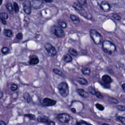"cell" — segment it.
Here are the masks:
<instances>
[{"mask_svg":"<svg viewBox=\"0 0 125 125\" xmlns=\"http://www.w3.org/2000/svg\"><path fill=\"white\" fill-rule=\"evenodd\" d=\"M88 91H89L91 94L95 95L96 93V90H95V89L94 88H93V87H92V86H89V87H88Z\"/></svg>","mask_w":125,"mask_h":125,"instance_id":"484cf974","label":"cell"},{"mask_svg":"<svg viewBox=\"0 0 125 125\" xmlns=\"http://www.w3.org/2000/svg\"><path fill=\"white\" fill-rule=\"evenodd\" d=\"M14 10L16 13H18L19 11V7L17 2H14Z\"/></svg>","mask_w":125,"mask_h":125,"instance_id":"f546056e","label":"cell"},{"mask_svg":"<svg viewBox=\"0 0 125 125\" xmlns=\"http://www.w3.org/2000/svg\"><path fill=\"white\" fill-rule=\"evenodd\" d=\"M0 125H5V123L4 122L2 121H0Z\"/></svg>","mask_w":125,"mask_h":125,"instance_id":"7bdbcfd3","label":"cell"},{"mask_svg":"<svg viewBox=\"0 0 125 125\" xmlns=\"http://www.w3.org/2000/svg\"><path fill=\"white\" fill-rule=\"evenodd\" d=\"M82 124H84L85 125H92V124H91L90 123H87L85 121H83V120H81L79 122H77V124H76V125H81Z\"/></svg>","mask_w":125,"mask_h":125,"instance_id":"4dcf8cb0","label":"cell"},{"mask_svg":"<svg viewBox=\"0 0 125 125\" xmlns=\"http://www.w3.org/2000/svg\"><path fill=\"white\" fill-rule=\"evenodd\" d=\"M23 97L24 99L25 100H26V101L27 102V103H30V101H31V98L30 96V95L27 92H25L23 94Z\"/></svg>","mask_w":125,"mask_h":125,"instance_id":"44dd1931","label":"cell"},{"mask_svg":"<svg viewBox=\"0 0 125 125\" xmlns=\"http://www.w3.org/2000/svg\"><path fill=\"white\" fill-rule=\"evenodd\" d=\"M8 18V15L7 13L3 12L0 13V20H6Z\"/></svg>","mask_w":125,"mask_h":125,"instance_id":"603a6c76","label":"cell"},{"mask_svg":"<svg viewBox=\"0 0 125 125\" xmlns=\"http://www.w3.org/2000/svg\"><path fill=\"white\" fill-rule=\"evenodd\" d=\"M102 81L106 84H109L112 82L111 77L108 75H104L102 77Z\"/></svg>","mask_w":125,"mask_h":125,"instance_id":"5bb4252c","label":"cell"},{"mask_svg":"<svg viewBox=\"0 0 125 125\" xmlns=\"http://www.w3.org/2000/svg\"><path fill=\"white\" fill-rule=\"evenodd\" d=\"M70 116L66 113H62L58 115V119L59 121L63 124L67 123L70 120Z\"/></svg>","mask_w":125,"mask_h":125,"instance_id":"8992f818","label":"cell"},{"mask_svg":"<svg viewBox=\"0 0 125 125\" xmlns=\"http://www.w3.org/2000/svg\"><path fill=\"white\" fill-rule=\"evenodd\" d=\"M72 6L77 11H78L80 13L84 11V9L83 8L82 5H81L79 3L74 2L72 4Z\"/></svg>","mask_w":125,"mask_h":125,"instance_id":"4fadbf2b","label":"cell"},{"mask_svg":"<svg viewBox=\"0 0 125 125\" xmlns=\"http://www.w3.org/2000/svg\"><path fill=\"white\" fill-rule=\"evenodd\" d=\"M53 71L55 74H57V75H59V76H60L62 77H65L64 74L63 73V72L62 71H61L60 70H59L57 68H54L53 69Z\"/></svg>","mask_w":125,"mask_h":125,"instance_id":"d6986e66","label":"cell"},{"mask_svg":"<svg viewBox=\"0 0 125 125\" xmlns=\"http://www.w3.org/2000/svg\"><path fill=\"white\" fill-rule=\"evenodd\" d=\"M37 121L39 122L40 123H43L47 124L48 125L50 122V120L46 117L45 116H39L37 118Z\"/></svg>","mask_w":125,"mask_h":125,"instance_id":"8fae6325","label":"cell"},{"mask_svg":"<svg viewBox=\"0 0 125 125\" xmlns=\"http://www.w3.org/2000/svg\"><path fill=\"white\" fill-rule=\"evenodd\" d=\"M122 88L123 89L124 91L125 92V83H123L122 85Z\"/></svg>","mask_w":125,"mask_h":125,"instance_id":"ee69618b","label":"cell"},{"mask_svg":"<svg viewBox=\"0 0 125 125\" xmlns=\"http://www.w3.org/2000/svg\"><path fill=\"white\" fill-rule=\"evenodd\" d=\"M77 92L79 94V95L84 98H87L89 96L88 93L84 90L83 89H78L77 90Z\"/></svg>","mask_w":125,"mask_h":125,"instance_id":"7c38bea8","label":"cell"},{"mask_svg":"<svg viewBox=\"0 0 125 125\" xmlns=\"http://www.w3.org/2000/svg\"><path fill=\"white\" fill-rule=\"evenodd\" d=\"M76 81L78 83H79L80 84L82 85H87L88 84L87 81L83 78H78L76 79Z\"/></svg>","mask_w":125,"mask_h":125,"instance_id":"2e32d148","label":"cell"},{"mask_svg":"<svg viewBox=\"0 0 125 125\" xmlns=\"http://www.w3.org/2000/svg\"><path fill=\"white\" fill-rule=\"evenodd\" d=\"M30 2L31 6L35 9H40L43 6V2L41 0H32Z\"/></svg>","mask_w":125,"mask_h":125,"instance_id":"9c48e42d","label":"cell"},{"mask_svg":"<svg viewBox=\"0 0 125 125\" xmlns=\"http://www.w3.org/2000/svg\"><path fill=\"white\" fill-rule=\"evenodd\" d=\"M0 31H1V28H0Z\"/></svg>","mask_w":125,"mask_h":125,"instance_id":"f907efd6","label":"cell"},{"mask_svg":"<svg viewBox=\"0 0 125 125\" xmlns=\"http://www.w3.org/2000/svg\"><path fill=\"white\" fill-rule=\"evenodd\" d=\"M108 101L109 102L112 103V104H117L119 103L118 101L115 98H108Z\"/></svg>","mask_w":125,"mask_h":125,"instance_id":"83f0119b","label":"cell"},{"mask_svg":"<svg viewBox=\"0 0 125 125\" xmlns=\"http://www.w3.org/2000/svg\"><path fill=\"white\" fill-rule=\"evenodd\" d=\"M95 106H96V107L97 109H98L99 110H101V111H103L104 109V106L103 105H102V104H98V103L96 104Z\"/></svg>","mask_w":125,"mask_h":125,"instance_id":"4316f807","label":"cell"},{"mask_svg":"<svg viewBox=\"0 0 125 125\" xmlns=\"http://www.w3.org/2000/svg\"><path fill=\"white\" fill-rule=\"evenodd\" d=\"M78 1L81 5H84L86 3V1L85 0H79Z\"/></svg>","mask_w":125,"mask_h":125,"instance_id":"74e56055","label":"cell"},{"mask_svg":"<svg viewBox=\"0 0 125 125\" xmlns=\"http://www.w3.org/2000/svg\"><path fill=\"white\" fill-rule=\"evenodd\" d=\"M2 97H3V92L0 90V100L2 99Z\"/></svg>","mask_w":125,"mask_h":125,"instance_id":"60d3db41","label":"cell"},{"mask_svg":"<svg viewBox=\"0 0 125 125\" xmlns=\"http://www.w3.org/2000/svg\"><path fill=\"white\" fill-rule=\"evenodd\" d=\"M102 125H108V124H105V123H104V124H103Z\"/></svg>","mask_w":125,"mask_h":125,"instance_id":"681fc988","label":"cell"},{"mask_svg":"<svg viewBox=\"0 0 125 125\" xmlns=\"http://www.w3.org/2000/svg\"><path fill=\"white\" fill-rule=\"evenodd\" d=\"M58 90L61 95L63 97H66L69 93V88L65 82H62L58 85Z\"/></svg>","mask_w":125,"mask_h":125,"instance_id":"3957f363","label":"cell"},{"mask_svg":"<svg viewBox=\"0 0 125 125\" xmlns=\"http://www.w3.org/2000/svg\"><path fill=\"white\" fill-rule=\"evenodd\" d=\"M44 1L45 2H52L53 1V0H44Z\"/></svg>","mask_w":125,"mask_h":125,"instance_id":"7dc6e473","label":"cell"},{"mask_svg":"<svg viewBox=\"0 0 125 125\" xmlns=\"http://www.w3.org/2000/svg\"><path fill=\"white\" fill-rule=\"evenodd\" d=\"M116 107L119 110L121 111H125V106L123 105H118Z\"/></svg>","mask_w":125,"mask_h":125,"instance_id":"8d00e7d4","label":"cell"},{"mask_svg":"<svg viewBox=\"0 0 125 125\" xmlns=\"http://www.w3.org/2000/svg\"><path fill=\"white\" fill-rule=\"evenodd\" d=\"M1 52L3 54H6L9 51V49L7 47H3L1 49Z\"/></svg>","mask_w":125,"mask_h":125,"instance_id":"d590c367","label":"cell"},{"mask_svg":"<svg viewBox=\"0 0 125 125\" xmlns=\"http://www.w3.org/2000/svg\"><path fill=\"white\" fill-rule=\"evenodd\" d=\"M57 102L55 100L51 99L48 98H45L43 99L42 104L44 106H51L55 105Z\"/></svg>","mask_w":125,"mask_h":125,"instance_id":"ba28073f","label":"cell"},{"mask_svg":"<svg viewBox=\"0 0 125 125\" xmlns=\"http://www.w3.org/2000/svg\"><path fill=\"white\" fill-rule=\"evenodd\" d=\"M95 96L97 97V98H103V96H102V94L100 92H96V94H95Z\"/></svg>","mask_w":125,"mask_h":125,"instance_id":"ab89813d","label":"cell"},{"mask_svg":"<svg viewBox=\"0 0 125 125\" xmlns=\"http://www.w3.org/2000/svg\"><path fill=\"white\" fill-rule=\"evenodd\" d=\"M117 118L120 122H121L123 124L125 125V117H123V116H118L117 117Z\"/></svg>","mask_w":125,"mask_h":125,"instance_id":"1f68e13d","label":"cell"},{"mask_svg":"<svg viewBox=\"0 0 125 125\" xmlns=\"http://www.w3.org/2000/svg\"><path fill=\"white\" fill-rule=\"evenodd\" d=\"M23 6V9L24 12L29 15L31 12V2L29 0H24L22 3Z\"/></svg>","mask_w":125,"mask_h":125,"instance_id":"52a82bcc","label":"cell"},{"mask_svg":"<svg viewBox=\"0 0 125 125\" xmlns=\"http://www.w3.org/2000/svg\"><path fill=\"white\" fill-rule=\"evenodd\" d=\"M23 35L21 33H19L16 35V38L18 40H21L22 39Z\"/></svg>","mask_w":125,"mask_h":125,"instance_id":"f35d334b","label":"cell"},{"mask_svg":"<svg viewBox=\"0 0 125 125\" xmlns=\"http://www.w3.org/2000/svg\"><path fill=\"white\" fill-rule=\"evenodd\" d=\"M70 18L71 19V20L73 21V22L75 23H78L80 22L79 18L76 15H71L70 16Z\"/></svg>","mask_w":125,"mask_h":125,"instance_id":"ac0fdd59","label":"cell"},{"mask_svg":"<svg viewBox=\"0 0 125 125\" xmlns=\"http://www.w3.org/2000/svg\"><path fill=\"white\" fill-rule=\"evenodd\" d=\"M69 52L70 53V54H71L72 55L74 56H77L78 55V52L77 51L73 49V48H70L69 50Z\"/></svg>","mask_w":125,"mask_h":125,"instance_id":"cb8c5ba5","label":"cell"},{"mask_svg":"<svg viewBox=\"0 0 125 125\" xmlns=\"http://www.w3.org/2000/svg\"><path fill=\"white\" fill-rule=\"evenodd\" d=\"M3 34L7 37H11L12 36V31L8 29H5L3 30Z\"/></svg>","mask_w":125,"mask_h":125,"instance_id":"ffe728a7","label":"cell"},{"mask_svg":"<svg viewBox=\"0 0 125 125\" xmlns=\"http://www.w3.org/2000/svg\"><path fill=\"white\" fill-rule=\"evenodd\" d=\"M6 7L7 9L10 12H12L13 10V8L12 7V5L10 3H7L6 4Z\"/></svg>","mask_w":125,"mask_h":125,"instance_id":"f1b7e54d","label":"cell"},{"mask_svg":"<svg viewBox=\"0 0 125 125\" xmlns=\"http://www.w3.org/2000/svg\"><path fill=\"white\" fill-rule=\"evenodd\" d=\"M59 25H60V27L63 28H65L67 26V24H66V22L64 21H61L59 22Z\"/></svg>","mask_w":125,"mask_h":125,"instance_id":"d6a6232c","label":"cell"},{"mask_svg":"<svg viewBox=\"0 0 125 125\" xmlns=\"http://www.w3.org/2000/svg\"><path fill=\"white\" fill-rule=\"evenodd\" d=\"M39 62V60L38 58L36 56H32V58H30L29 61V63L31 65H35L36 64H38Z\"/></svg>","mask_w":125,"mask_h":125,"instance_id":"9a60e30c","label":"cell"},{"mask_svg":"<svg viewBox=\"0 0 125 125\" xmlns=\"http://www.w3.org/2000/svg\"><path fill=\"white\" fill-rule=\"evenodd\" d=\"M55 125V122H53V121H50V123L49 124V125Z\"/></svg>","mask_w":125,"mask_h":125,"instance_id":"b9f144b4","label":"cell"},{"mask_svg":"<svg viewBox=\"0 0 125 125\" xmlns=\"http://www.w3.org/2000/svg\"><path fill=\"white\" fill-rule=\"evenodd\" d=\"M2 2V0H0V5H1V4Z\"/></svg>","mask_w":125,"mask_h":125,"instance_id":"c3c4849f","label":"cell"},{"mask_svg":"<svg viewBox=\"0 0 125 125\" xmlns=\"http://www.w3.org/2000/svg\"><path fill=\"white\" fill-rule=\"evenodd\" d=\"M102 47L105 53L109 54H111L116 50L115 45L108 40H105L103 42Z\"/></svg>","mask_w":125,"mask_h":125,"instance_id":"6da1fadb","label":"cell"},{"mask_svg":"<svg viewBox=\"0 0 125 125\" xmlns=\"http://www.w3.org/2000/svg\"><path fill=\"white\" fill-rule=\"evenodd\" d=\"M82 72L83 75L88 76L90 74V69L88 67H83L82 69Z\"/></svg>","mask_w":125,"mask_h":125,"instance_id":"e0dca14e","label":"cell"},{"mask_svg":"<svg viewBox=\"0 0 125 125\" xmlns=\"http://www.w3.org/2000/svg\"><path fill=\"white\" fill-rule=\"evenodd\" d=\"M63 60L65 62H70L72 61V58L71 57V56L68 54H65L64 57H63Z\"/></svg>","mask_w":125,"mask_h":125,"instance_id":"7402d4cb","label":"cell"},{"mask_svg":"<svg viewBox=\"0 0 125 125\" xmlns=\"http://www.w3.org/2000/svg\"><path fill=\"white\" fill-rule=\"evenodd\" d=\"M1 21H2V23H3V24H6V22L5 20H1Z\"/></svg>","mask_w":125,"mask_h":125,"instance_id":"bcb514c9","label":"cell"},{"mask_svg":"<svg viewBox=\"0 0 125 125\" xmlns=\"http://www.w3.org/2000/svg\"><path fill=\"white\" fill-rule=\"evenodd\" d=\"M71 110L72 112H73V113H76V110L75 108H71Z\"/></svg>","mask_w":125,"mask_h":125,"instance_id":"f6af8a7d","label":"cell"},{"mask_svg":"<svg viewBox=\"0 0 125 125\" xmlns=\"http://www.w3.org/2000/svg\"><path fill=\"white\" fill-rule=\"evenodd\" d=\"M89 34L90 37L95 44H99L101 42L103 37L100 33L95 29H91L89 31Z\"/></svg>","mask_w":125,"mask_h":125,"instance_id":"7a4b0ae2","label":"cell"},{"mask_svg":"<svg viewBox=\"0 0 125 125\" xmlns=\"http://www.w3.org/2000/svg\"><path fill=\"white\" fill-rule=\"evenodd\" d=\"M100 7L104 12H108L110 10V5L109 3L105 0L101 2L100 4Z\"/></svg>","mask_w":125,"mask_h":125,"instance_id":"30bf717a","label":"cell"},{"mask_svg":"<svg viewBox=\"0 0 125 125\" xmlns=\"http://www.w3.org/2000/svg\"><path fill=\"white\" fill-rule=\"evenodd\" d=\"M44 48L50 56H54L56 55L57 51L55 48L50 43H46L44 45Z\"/></svg>","mask_w":125,"mask_h":125,"instance_id":"5b68a950","label":"cell"},{"mask_svg":"<svg viewBox=\"0 0 125 125\" xmlns=\"http://www.w3.org/2000/svg\"><path fill=\"white\" fill-rule=\"evenodd\" d=\"M112 17L115 20L117 21H120L121 20V17L117 14H113L112 15Z\"/></svg>","mask_w":125,"mask_h":125,"instance_id":"836d02e7","label":"cell"},{"mask_svg":"<svg viewBox=\"0 0 125 125\" xmlns=\"http://www.w3.org/2000/svg\"><path fill=\"white\" fill-rule=\"evenodd\" d=\"M18 89V86L15 83H12L10 87V89L12 91H16Z\"/></svg>","mask_w":125,"mask_h":125,"instance_id":"e575fe53","label":"cell"},{"mask_svg":"<svg viewBox=\"0 0 125 125\" xmlns=\"http://www.w3.org/2000/svg\"><path fill=\"white\" fill-rule=\"evenodd\" d=\"M25 117L28 118L30 120H34L36 119V117L35 116V115L34 114H25L24 115Z\"/></svg>","mask_w":125,"mask_h":125,"instance_id":"d4e9b609","label":"cell"},{"mask_svg":"<svg viewBox=\"0 0 125 125\" xmlns=\"http://www.w3.org/2000/svg\"><path fill=\"white\" fill-rule=\"evenodd\" d=\"M51 31L58 38H62L64 36V32L62 28L59 26L54 25L51 28Z\"/></svg>","mask_w":125,"mask_h":125,"instance_id":"277c9868","label":"cell"}]
</instances>
